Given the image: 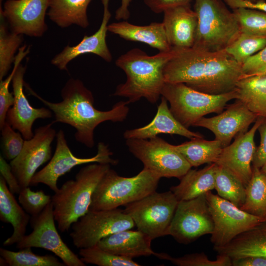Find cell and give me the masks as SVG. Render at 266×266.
Here are the masks:
<instances>
[{
    "instance_id": "cell-1",
    "label": "cell",
    "mask_w": 266,
    "mask_h": 266,
    "mask_svg": "<svg viewBox=\"0 0 266 266\" xmlns=\"http://www.w3.org/2000/svg\"><path fill=\"white\" fill-rule=\"evenodd\" d=\"M163 74L165 82L182 83L204 93L220 95L234 90L243 72L242 65L225 50L192 47L179 50L165 65Z\"/></svg>"
},
{
    "instance_id": "cell-2",
    "label": "cell",
    "mask_w": 266,
    "mask_h": 266,
    "mask_svg": "<svg viewBox=\"0 0 266 266\" xmlns=\"http://www.w3.org/2000/svg\"><path fill=\"white\" fill-rule=\"evenodd\" d=\"M24 87L52 111L55 117L53 123H62L73 127L76 140L88 148L95 145L94 131L99 124L108 121L123 122L129 111L128 100L116 103L107 111L96 109L92 93L78 79L71 78L67 81L61 90L62 100L58 102L44 99L25 82Z\"/></svg>"
},
{
    "instance_id": "cell-3",
    "label": "cell",
    "mask_w": 266,
    "mask_h": 266,
    "mask_svg": "<svg viewBox=\"0 0 266 266\" xmlns=\"http://www.w3.org/2000/svg\"><path fill=\"white\" fill-rule=\"evenodd\" d=\"M179 50L172 48L150 56L136 48L121 55L115 64L124 71L127 79L117 86L113 95L127 98L129 103L142 98L151 103H156L165 83L164 67Z\"/></svg>"
},
{
    "instance_id": "cell-4",
    "label": "cell",
    "mask_w": 266,
    "mask_h": 266,
    "mask_svg": "<svg viewBox=\"0 0 266 266\" xmlns=\"http://www.w3.org/2000/svg\"><path fill=\"white\" fill-rule=\"evenodd\" d=\"M110 164L93 163L81 168L74 180L65 182L52 197L55 221L60 232L68 231L89 210L93 194Z\"/></svg>"
},
{
    "instance_id": "cell-5",
    "label": "cell",
    "mask_w": 266,
    "mask_h": 266,
    "mask_svg": "<svg viewBox=\"0 0 266 266\" xmlns=\"http://www.w3.org/2000/svg\"><path fill=\"white\" fill-rule=\"evenodd\" d=\"M161 178L145 167L131 177L110 168L95 189L89 210L113 209L136 201L156 191Z\"/></svg>"
},
{
    "instance_id": "cell-6",
    "label": "cell",
    "mask_w": 266,
    "mask_h": 266,
    "mask_svg": "<svg viewBox=\"0 0 266 266\" xmlns=\"http://www.w3.org/2000/svg\"><path fill=\"white\" fill-rule=\"evenodd\" d=\"M194 10L198 25L193 47L211 52L224 50L239 34L235 17L223 0H195Z\"/></svg>"
},
{
    "instance_id": "cell-7",
    "label": "cell",
    "mask_w": 266,
    "mask_h": 266,
    "mask_svg": "<svg viewBox=\"0 0 266 266\" xmlns=\"http://www.w3.org/2000/svg\"><path fill=\"white\" fill-rule=\"evenodd\" d=\"M161 96L169 102L174 117L188 129L206 115L221 113L228 101L237 98L235 89L223 94L211 95L182 83L169 82H165Z\"/></svg>"
},
{
    "instance_id": "cell-8",
    "label": "cell",
    "mask_w": 266,
    "mask_h": 266,
    "mask_svg": "<svg viewBox=\"0 0 266 266\" xmlns=\"http://www.w3.org/2000/svg\"><path fill=\"white\" fill-rule=\"evenodd\" d=\"M179 200L170 190L155 191L125 206L124 209L137 230L152 240L168 235L170 225Z\"/></svg>"
},
{
    "instance_id": "cell-9",
    "label": "cell",
    "mask_w": 266,
    "mask_h": 266,
    "mask_svg": "<svg viewBox=\"0 0 266 266\" xmlns=\"http://www.w3.org/2000/svg\"><path fill=\"white\" fill-rule=\"evenodd\" d=\"M130 152L160 177L180 179L192 167L172 144L158 136L149 139H127Z\"/></svg>"
},
{
    "instance_id": "cell-10",
    "label": "cell",
    "mask_w": 266,
    "mask_h": 266,
    "mask_svg": "<svg viewBox=\"0 0 266 266\" xmlns=\"http://www.w3.org/2000/svg\"><path fill=\"white\" fill-rule=\"evenodd\" d=\"M135 224L124 210H88L71 225L69 236L78 249L97 245L103 238L133 228Z\"/></svg>"
},
{
    "instance_id": "cell-11",
    "label": "cell",
    "mask_w": 266,
    "mask_h": 266,
    "mask_svg": "<svg viewBox=\"0 0 266 266\" xmlns=\"http://www.w3.org/2000/svg\"><path fill=\"white\" fill-rule=\"evenodd\" d=\"M206 198L214 223L210 238L214 248L226 245L237 235L266 220L242 210L211 191L206 193Z\"/></svg>"
},
{
    "instance_id": "cell-12",
    "label": "cell",
    "mask_w": 266,
    "mask_h": 266,
    "mask_svg": "<svg viewBox=\"0 0 266 266\" xmlns=\"http://www.w3.org/2000/svg\"><path fill=\"white\" fill-rule=\"evenodd\" d=\"M112 152L108 145L103 142L98 144L97 153L91 158H78L74 156L69 148L62 130L56 134V146L54 154L49 162L33 177L30 186L44 184L54 193L58 191V179L70 171L76 166L93 163H105L115 165L117 161L111 158Z\"/></svg>"
},
{
    "instance_id": "cell-13",
    "label": "cell",
    "mask_w": 266,
    "mask_h": 266,
    "mask_svg": "<svg viewBox=\"0 0 266 266\" xmlns=\"http://www.w3.org/2000/svg\"><path fill=\"white\" fill-rule=\"evenodd\" d=\"M213 230L214 223L204 194L179 201L168 235L178 242L187 244L202 235L211 234Z\"/></svg>"
},
{
    "instance_id": "cell-14",
    "label": "cell",
    "mask_w": 266,
    "mask_h": 266,
    "mask_svg": "<svg viewBox=\"0 0 266 266\" xmlns=\"http://www.w3.org/2000/svg\"><path fill=\"white\" fill-rule=\"evenodd\" d=\"M51 202L36 217H32L33 231L16 244L21 249L28 247L49 250L62 260L66 266H85L86 264L63 241L58 233Z\"/></svg>"
},
{
    "instance_id": "cell-15",
    "label": "cell",
    "mask_w": 266,
    "mask_h": 266,
    "mask_svg": "<svg viewBox=\"0 0 266 266\" xmlns=\"http://www.w3.org/2000/svg\"><path fill=\"white\" fill-rule=\"evenodd\" d=\"M53 122L36 128L33 136L25 140L20 154L10 161L12 170L22 188L30 186L37 169L51 159V143L56 137Z\"/></svg>"
},
{
    "instance_id": "cell-16",
    "label": "cell",
    "mask_w": 266,
    "mask_h": 266,
    "mask_svg": "<svg viewBox=\"0 0 266 266\" xmlns=\"http://www.w3.org/2000/svg\"><path fill=\"white\" fill-rule=\"evenodd\" d=\"M50 0H7L0 11L10 30L17 34L42 36L47 30L45 15Z\"/></svg>"
},
{
    "instance_id": "cell-17",
    "label": "cell",
    "mask_w": 266,
    "mask_h": 266,
    "mask_svg": "<svg viewBox=\"0 0 266 266\" xmlns=\"http://www.w3.org/2000/svg\"><path fill=\"white\" fill-rule=\"evenodd\" d=\"M258 116L238 100L229 105L217 115L202 117L193 126L207 129L213 133L223 148L229 145L233 138L239 133H246Z\"/></svg>"
},
{
    "instance_id": "cell-18",
    "label": "cell",
    "mask_w": 266,
    "mask_h": 266,
    "mask_svg": "<svg viewBox=\"0 0 266 266\" xmlns=\"http://www.w3.org/2000/svg\"><path fill=\"white\" fill-rule=\"evenodd\" d=\"M262 118L258 117L251 129L239 133L232 144L223 148L215 163L236 176L246 187L252 175V161L256 151L254 137Z\"/></svg>"
},
{
    "instance_id": "cell-19",
    "label": "cell",
    "mask_w": 266,
    "mask_h": 266,
    "mask_svg": "<svg viewBox=\"0 0 266 266\" xmlns=\"http://www.w3.org/2000/svg\"><path fill=\"white\" fill-rule=\"evenodd\" d=\"M26 70V67L20 64L14 74L12 85L14 102L7 111L6 122L28 140L33 136L32 128L35 121L50 118L53 112L48 107L34 108L30 104L23 89Z\"/></svg>"
},
{
    "instance_id": "cell-20",
    "label": "cell",
    "mask_w": 266,
    "mask_h": 266,
    "mask_svg": "<svg viewBox=\"0 0 266 266\" xmlns=\"http://www.w3.org/2000/svg\"><path fill=\"white\" fill-rule=\"evenodd\" d=\"M110 0H101L103 7L101 23L98 31L90 36L85 35L77 44L66 46L51 60V64L62 70H67V65L78 56L85 54H93L107 62L112 59L106 41L107 26L111 14L109 8Z\"/></svg>"
},
{
    "instance_id": "cell-21",
    "label": "cell",
    "mask_w": 266,
    "mask_h": 266,
    "mask_svg": "<svg viewBox=\"0 0 266 266\" xmlns=\"http://www.w3.org/2000/svg\"><path fill=\"white\" fill-rule=\"evenodd\" d=\"M163 23L172 48H192L195 42L198 21L190 3L168 8L163 12Z\"/></svg>"
},
{
    "instance_id": "cell-22",
    "label": "cell",
    "mask_w": 266,
    "mask_h": 266,
    "mask_svg": "<svg viewBox=\"0 0 266 266\" xmlns=\"http://www.w3.org/2000/svg\"><path fill=\"white\" fill-rule=\"evenodd\" d=\"M162 133L177 134L190 139L203 138L200 133L189 130L177 120L168 106L167 100L163 97L154 119L149 124L141 128L127 130L123 135L126 139H149Z\"/></svg>"
},
{
    "instance_id": "cell-23",
    "label": "cell",
    "mask_w": 266,
    "mask_h": 266,
    "mask_svg": "<svg viewBox=\"0 0 266 266\" xmlns=\"http://www.w3.org/2000/svg\"><path fill=\"white\" fill-rule=\"evenodd\" d=\"M123 230L101 239L97 244L101 249L110 253L133 259L154 255L151 248L152 240L139 230Z\"/></svg>"
},
{
    "instance_id": "cell-24",
    "label": "cell",
    "mask_w": 266,
    "mask_h": 266,
    "mask_svg": "<svg viewBox=\"0 0 266 266\" xmlns=\"http://www.w3.org/2000/svg\"><path fill=\"white\" fill-rule=\"evenodd\" d=\"M107 30L124 39L145 43L159 52L169 51L172 49L163 22H152L147 25L140 26L124 20L108 24Z\"/></svg>"
},
{
    "instance_id": "cell-25",
    "label": "cell",
    "mask_w": 266,
    "mask_h": 266,
    "mask_svg": "<svg viewBox=\"0 0 266 266\" xmlns=\"http://www.w3.org/2000/svg\"><path fill=\"white\" fill-rule=\"evenodd\" d=\"M3 178L0 176V219L10 223L13 227L12 235L3 243L5 246L17 244L26 235L27 227L30 220L27 213L18 203Z\"/></svg>"
},
{
    "instance_id": "cell-26",
    "label": "cell",
    "mask_w": 266,
    "mask_h": 266,
    "mask_svg": "<svg viewBox=\"0 0 266 266\" xmlns=\"http://www.w3.org/2000/svg\"><path fill=\"white\" fill-rule=\"evenodd\" d=\"M219 254L232 260L249 257H266V220L233 239L229 244L214 248Z\"/></svg>"
},
{
    "instance_id": "cell-27",
    "label": "cell",
    "mask_w": 266,
    "mask_h": 266,
    "mask_svg": "<svg viewBox=\"0 0 266 266\" xmlns=\"http://www.w3.org/2000/svg\"><path fill=\"white\" fill-rule=\"evenodd\" d=\"M217 165L209 164L199 170L191 168L180 179V183L172 186L170 190L179 201L196 198L215 189V174Z\"/></svg>"
},
{
    "instance_id": "cell-28",
    "label": "cell",
    "mask_w": 266,
    "mask_h": 266,
    "mask_svg": "<svg viewBox=\"0 0 266 266\" xmlns=\"http://www.w3.org/2000/svg\"><path fill=\"white\" fill-rule=\"evenodd\" d=\"M91 0H50L47 15L58 26L72 25L82 28L89 26L87 10Z\"/></svg>"
},
{
    "instance_id": "cell-29",
    "label": "cell",
    "mask_w": 266,
    "mask_h": 266,
    "mask_svg": "<svg viewBox=\"0 0 266 266\" xmlns=\"http://www.w3.org/2000/svg\"><path fill=\"white\" fill-rule=\"evenodd\" d=\"M237 98L258 117L266 118V75L244 77L235 89Z\"/></svg>"
},
{
    "instance_id": "cell-30",
    "label": "cell",
    "mask_w": 266,
    "mask_h": 266,
    "mask_svg": "<svg viewBox=\"0 0 266 266\" xmlns=\"http://www.w3.org/2000/svg\"><path fill=\"white\" fill-rule=\"evenodd\" d=\"M172 147L192 167L215 163L223 148L218 140H207L203 138L192 139L179 145H172Z\"/></svg>"
},
{
    "instance_id": "cell-31",
    "label": "cell",
    "mask_w": 266,
    "mask_h": 266,
    "mask_svg": "<svg viewBox=\"0 0 266 266\" xmlns=\"http://www.w3.org/2000/svg\"><path fill=\"white\" fill-rule=\"evenodd\" d=\"M245 189V202L240 208L266 219V177L260 168L252 166V177Z\"/></svg>"
},
{
    "instance_id": "cell-32",
    "label": "cell",
    "mask_w": 266,
    "mask_h": 266,
    "mask_svg": "<svg viewBox=\"0 0 266 266\" xmlns=\"http://www.w3.org/2000/svg\"><path fill=\"white\" fill-rule=\"evenodd\" d=\"M24 35L12 32L0 11V81L8 73L21 47Z\"/></svg>"
},
{
    "instance_id": "cell-33",
    "label": "cell",
    "mask_w": 266,
    "mask_h": 266,
    "mask_svg": "<svg viewBox=\"0 0 266 266\" xmlns=\"http://www.w3.org/2000/svg\"><path fill=\"white\" fill-rule=\"evenodd\" d=\"M215 189L220 197L240 208L244 204L246 189L243 183L233 174L217 165Z\"/></svg>"
},
{
    "instance_id": "cell-34",
    "label": "cell",
    "mask_w": 266,
    "mask_h": 266,
    "mask_svg": "<svg viewBox=\"0 0 266 266\" xmlns=\"http://www.w3.org/2000/svg\"><path fill=\"white\" fill-rule=\"evenodd\" d=\"M32 248L12 251L0 248V255L8 266H65L55 256L38 255L33 253Z\"/></svg>"
},
{
    "instance_id": "cell-35",
    "label": "cell",
    "mask_w": 266,
    "mask_h": 266,
    "mask_svg": "<svg viewBox=\"0 0 266 266\" xmlns=\"http://www.w3.org/2000/svg\"><path fill=\"white\" fill-rule=\"evenodd\" d=\"M266 46V35L240 32L237 38L225 49L228 54L242 65L249 57Z\"/></svg>"
},
{
    "instance_id": "cell-36",
    "label": "cell",
    "mask_w": 266,
    "mask_h": 266,
    "mask_svg": "<svg viewBox=\"0 0 266 266\" xmlns=\"http://www.w3.org/2000/svg\"><path fill=\"white\" fill-rule=\"evenodd\" d=\"M81 259L85 264L99 266H139L132 259L107 252L97 245L79 249Z\"/></svg>"
},
{
    "instance_id": "cell-37",
    "label": "cell",
    "mask_w": 266,
    "mask_h": 266,
    "mask_svg": "<svg viewBox=\"0 0 266 266\" xmlns=\"http://www.w3.org/2000/svg\"><path fill=\"white\" fill-rule=\"evenodd\" d=\"M240 32L266 35V13L256 9L239 7L233 9Z\"/></svg>"
},
{
    "instance_id": "cell-38",
    "label": "cell",
    "mask_w": 266,
    "mask_h": 266,
    "mask_svg": "<svg viewBox=\"0 0 266 266\" xmlns=\"http://www.w3.org/2000/svg\"><path fill=\"white\" fill-rule=\"evenodd\" d=\"M154 255L178 266H232V259L224 254H219L215 260H209L203 252L186 254L177 258L165 253L155 252Z\"/></svg>"
},
{
    "instance_id": "cell-39",
    "label": "cell",
    "mask_w": 266,
    "mask_h": 266,
    "mask_svg": "<svg viewBox=\"0 0 266 266\" xmlns=\"http://www.w3.org/2000/svg\"><path fill=\"white\" fill-rule=\"evenodd\" d=\"M30 52V47H27L26 45L21 46L16 54L13 63L14 67L11 73L4 80L0 81V129L5 124L7 111L14 102L13 94L9 90L10 83L12 82L17 68Z\"/></svg>"
},
{
    "instance_id": "cell-40",
    "label": "cell",
    "mask_w": 266,
    "mask_h": 266,
    "mask_svg": "<svg viewBox=\"0 0 266 266\" xmlns=\"http://www.w3.org/2000/svg\"><path fill=\"white\" fill-rule=\"evenodd\" d=\"M19 202L32 217L38 216L52 201V197L43 190L33 191L29 186L22 188L19 194Z\"/></svg>"
},
{
    "instance_id": "cell-41",
    "label": "cell",
    "mask_w": 266,
    "mask_h": 266,
    "mask_svg": "<svg viewBox=\"0 0 266 266\" xmlns=\"http://www.w3.org/2000/svg\"><path fill=\"white\" fill-rule=\"evenodd\" d=\"M0 130L2 156L5 160L11 161L21 153L25 139L6 122Z\"/></svg>"
},
{
    "instance_id": "cell-42",
    "label": "cell",
    "mask_w": 266,
    "mask_h": 266,
    "mask_svg": "<svg viewBox=\"0 0 266 266\" xmlns=\"http://www.w3.org/2000/svg\"><path fill=\"white\" fill-rule=\"evenodd\" d=\"M257 131L260 135V143L256 147L252 166L261 169L266 163V118H262Z\"/></svg>"
},
{
    "instance_id": "cell-43",
    "label": "cell",
    "mask_w": 266,
    "mask_h": 266,
    "mask_svg": "<svg viewBox=\"0 0 266 266\" xmlns=\"http://www.w3.org/2000/svg\"><path fill=\"white\" fill-rule=\"evenodd\" d=\"M0 172L10 191L13 194H19L22 189L16 177L13 173L10 164H8L1 155L0 156Z\"/></svg>"
},
{
    "instance_id": "cell-44",
    "label": "cell",
    "mask_w": 266,
    "mask_h": 266,
    "mask_svg": "<svg viewBox=\"0 0 266 266\" xmlns=\"http://www.w3.org/2000/svg\"><path fill=\"white\" fill-rule=\"evenodd\" d=\"M265 66H266V46L249 57L242 65V69L244 75L252 73Z\"/></svg>"
},
{
    "instance_id": "cell-45",
    "label": "cell",
    "mask_w": 266,
    "mask_h": 266,
    "mask_svg": "<svg viewBox=\"0 0 266 266\" xmlns=\"http://www.w3.org/2000/svg\"><path fill=\"white\" fill-rule=\"evenodd\" d=\"M191 0H143L145 4L156 14L163 13L166 9L181 5L189 4Z\"/></svg>"
},
{
    "instance_id": "cell-46",
    "label": "cell",
    "mask_w": 266,
    "mask_h": 266,
    "mask_svg": "<svg viewBox=\"0 0 266 266\" xmlns=\"http://www.w3.org/2000/svg\"><path fill=\"white\" fill-rule=\"evenodd\" d=\"M224 2L233 9L244 7L256 9L266 13V2L264 0H257L251 2L245 0H223Z\"/></svg>"
},
{
    "instance_id": "cell-47",
    "label": "cell",
    "mask_w": 266,
    "mask_h": 266,
    "mask_svg": "<svg viewBox=\"0 0 266 266\" xmlns=\"http://www.w3.org/2000/svg\"><path fill=\"white\" fill-rule=\"evenodd\" d=\"M232 266H266V257L249 256L232 260Z\"/></svg>"
},
{
    "instance_id": "cell-48",
    "label": "cell",
    "mask_w": 266,
    "mask_h": 266,
    "mask_svg": "<svg viewBox=\"0 0 266 266\" xmlns=\"http://www.w3.org/2000/svg\"><path fill=\"white\" fill-rule=\"evenodd\" d=\"M133 0H121V4L115 11V19L127 20L130 17L129 6Z\"/></svg>"
},
{
    "instance_id": "cell-49",
    "label": "cell",
    "mask_w": 266,
    "mask_h": 266,
    "mask_svg": "<svg viewBox=\"0 0 266 266\" xmlns=\"http://www.w3.org/2000/svg\"><path fill=\"white\" fill-rule=\"evenodd\" d=\"M256 75H266V66L263 67L262 68H260L257 70V71H254L252 73H251L248 74H244L242 76L241 78L244 77H248V76H256Z\"/></svg>"
},
{
    "instance_id": "cell-50",
    "label": "cell",
    "mask_w": 266,
    "mask_h": 266,
    "mask_svg": "<svg viewBox=\"0 0 266 266\" xmlns=\"http://www.w3.org/2000/svg\"><path fill=\"white\" fill-rule=\"evenodd\" d=\"M262 173L266 176V163L263 166V167L260 169Z\"/></svg>"
},
{
    "instance_id": "cell-51",
    "label": "cell",
    "mask_w": 266,
    "mask_h": 266,
    "mask_svg": "<svg viewBox=\"0 0 266 266\" xmlns=\"http://www.w3.org/2000/svg\"><path fill=\"white\" fill-rule=\"evenodd\" d=\"M245 0L249 1H251V2H255L257 0Z\"/></svg>"
}]
</instances>
